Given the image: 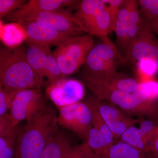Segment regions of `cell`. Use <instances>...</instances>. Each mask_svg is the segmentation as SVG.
<instances>
[{"label": "cell", "instance_id": "16", "mask_svg": "<svg viewBox=\"0 0 158 158\" xmlns=\"http://www.w3.org/2000/svg\"><path fill=\"white\" fill-rule=\"evenodd\" d=\"M0 24L1 40L6 47L17 48L27 40L25 31L19 23L11 22L3 24L1 20Z\"/></svg>", "mask_w": 158, "mask_h": 158}, {"label": "cell", "instance_id": "20", "mask_svg": "<svg viewBox=\"0 0 158 158\" xmlns=\"http://www.w3.org/2000/svg\"><path fill=\"white\" fill-rule=\"evenodd\" d=\"M111 20L108 6L102 11L86 29L85 32L91 36L101 37H107L110 33Z\"/></svg>", "mask_w": 158, "mask_h": 158}, {"label": "cell", "instance_id": "34", "mask_svg": "<svg viewBox=\"0 0 158 158\" xmlns=\"http://www.w3.org/2000/svg\"><path fill=\"white\" fill-rule=\"evenodd\" d=\"M139 72L146 77L154 75L158 71V65L150 59H141L136 63Z\"/></svg>", "mask_w": 158, "mask_h": 158}, {"label": "cell", "instance_id": "1", "mask_svg": "<svg viewBox=\"0 0 158 158\" xmlns=\"http://www.w3.org/2000/svg\"><path fill=\"white\" fill-rule=\"evenodd\" d=\"M58 115L48 106L23 127L19 128L15 158H40L47 144L58 131Z\"/></svg>", "mask_w": 158, "mask_h": 158}, {"label": "cell", "instance_id": "30", "mask_svg": "<svg viewBox=\"0 0 158 158\" xmlns=\"http://www.w3.org/2000/svg\"><path fill=\"white\" fill-rule=\"evenodd\" d=\"M19 91L6 89L0 86V117L9 114L15 97Z\"/></svg>", "mask_w": 158, "mask_h": 158}, {"label": "cell", "instance_id": "8", "mask_svg": "<svg viewBox=\"0 0 158 158\" xmlns=\"http://www.w3.org/2000/svg\"><path fill=\"white\" fill-rule=\"evenodd\" d=\"M85 94V85L83 82L63 77L46 88L47 97L58 108L80 102Z\"/></svg>", "mask_w": 158, "mask_h": 158}, {"label": "cell", "instance_id": "38", "mask_svg": "<svg viewBox=\"0 0 158 158\" xmlns=\"http://www.w3.org/2000/svg\"><path fill=\"white\" fill-rule=\"evenodd\" d=\"M155 148L157 152V153L158 154V137L156 141Z\"/></svg>", "mask_w": 158, "mask_h": 158}, {"label": "cell", "instance_id": "12", "mask_svg": "<svg viewBox=\"0 0 158 158\" xmlns=\"http://www.w3.org/2000/svg\"><path fill=\"white\" fill-rule=\"evenodd\" d=\"M99 113L110 131L114 138H120L124 132L140 120L126 116L113 105L108 104L98 99H93Z\"/></svg>", "mask_w": 158, "mask_h": 158}, {"label": "cell", "instance_id": "3", "mask_svg": "<svg viewBox=\"0 0 158 158\" xmlns=\"http://www.w3.org/2000/svg\"><path fill=\"white\" fill-rule=\"evenodd\" d=\"M82 76L85 86L93 92L96 98L117 106L125 112L139 116H148L153 111L152 102L148 101L134 93L112 89Z\"/></svg>", "mask_w": 158, "mask_h": 158}, {"label": "cell", "instance_id": "33", "mask_svg": "<svg viewBox=\"0 0 158 158\" xmlns=\"http://www.w3.org/2000/svg\"><path fill=\"white\" fill-rule=\"evenodd\" d=\"M27 2L25 0H0V18L7 17Z\"/></svg>", "mask_w": 158, "mask_h": 158}, {"label": "cell", "instance_id": "19", "mask_svg": "<svg viewBox=\"0 0 158 158\" xmlns=\"http://www.w3.org/2000/svg\"><path fill=\"white\" fill-rule=\"evenodd\" d=\"M82 76L104 85L108 88L130 93L136 92L138 90L139 86V82L135 79L127 77L118 73L113 76L102 81H96L83 75Z\"/></svg>", "mask_w": 158, "mask_h": 158}, {"label": "cell", "instance_id": "39", "mask_svg": "<svg viewBox=\"0 0 158 158\" xmlns=\"http://www.w3.org/2000/svg\"><path fill=\"white\" fill-rule=\"evenodd\" d=\"M144 158H147V157H146V156H145V157H144Z\"/></svg>", "mask_w": 158, "mask_h": 158}, {"label": "cell", "instance_id": "27", "mask_svg": "<svg viewBox=\"0 0 158 158\" xmlns=\"http://www.w3.org/2000/svg\"><path fill=\"white\" fill-rule=\"evenodd\" d=\"M17 134L0 135V158H15Z\"/></svg>", "mask_w": 158, "mask_h": 158}, {"label": "cell", "instance_id": "18", "mask_svg": "<svg viewBox=\"0 0 158 158\" xmlns=\"http://www.w3.org/2000/svg\"><path fill=\"white\" fill-rule=\"evenodd\" d=\"M72 146L67 137L57 131L49 141L40 158H65Z\"/></svg>", "mask_w": 158, "mask_h": 158}, {"label": "cell", "instance_id": "36", "mask_svg": "<svg viewBox=\"0 0 158 158\" xmlns=\"http://www.w3.org/2000/svg\"><path fill=\"white\" fill-rule=\"evenodd\" d=\"M150 29L153 33H155L158 36V17L154 19L147 21Z\"/></svg>", "mask_w": 158, "mask_h": 158}, {"label": "cell", "instance_id": "37", "mask_svg": "<svg viewBox=\"0 0 158 158\" xmlns=\"http://www.w3.org/2000/svg\"><path fill=\"white\" fill-rule=\"evenodd\" d=\"M90 158H105V157L103 156L96 154H95L94 153V155Z\"/></svg>", "mask_w": 158, "mask_h": 158}, {"label": "cell", "instance_id": "9", "mask_svg": "<svg viewBox=\"0 0 158 158\" xmlns=\"http://www.w3.org/2000/svg\"><path fill=\"white\" fill-rule=\"evenodd\" d=\"M144 59L152 60L158 65V43L147 22L144 19L141 31L130 44L122 63L131 62L136 64Z\"/></svg>", "mask_w": 158, "mask_h": 158}, {"label": "cell", "instance_id": "4", "mask_svg": "<svg viewBox=\"0 0 158 158\" xmlns=\"http://www.w3.org/2000/svg\"><path fill=\"white\" fill-rule=\"evenodd\" d=\"M103 43L90 51L85 63L83 75L96 81H102L117 73V67L123 57L108 37L100 38Z\"/></svg>", "mask_w": 158, "mask_h": 158}, {"label": "cell", "instance_id": "29", "mask_svg": "<svg viewBox=\"0 0 158 158\" xmlns=\"http://www.w3.org/2000/svg\"><path fill=\"white\" fill-rule=\"evenodd\" d=\"M138 3L143 19L148 21L158 17V0H139Z\"/></svg>", "mask_w": 158, "mask_h": 158}, {"label": "cell", "instance_id": "10", "mask_svg": "<svg viewBox=\"0 0 158 158\" xmlns=\"http://www.w3.org/2000/svg\"><path fill=\"white\" fill-rule=\"evenodd\" d=\"M36 22L73 37L82 36L83 31L72 14L59 10L43 11L29 16L19 23Z\"/></svg>", "mask_w": 158, "mask_h": 158}, {"label": "cell", "instance_id": "31", "mask_svg": "<svg viewBox=\"0 0 158 158\" xmlns=\"http://www.w3.org/2000/svg\"><path fill=\"white\" fill-rule=\"evenodd\" d=\"M94 152L87 142L72 146L65 158H90Z\"/></svg>", "mask_w": 158, "mask_h": 158}, {"label": "cell", "instance_id": "35", "mask_svg": "<svg viewBox=\"0 0 158 158\" xmlns=\"http://www.w3.org/2000/svg\"><path fill=\"white\" fill-rule=\"evenodd\" d=\"M154 129V124L150 120H143L140 123V129L146 140L149 141L151 139Z\"/></svg>", "mask_w": 158, "mask_h": 158}, {"label": "cell", "instance_id": "5", "mask_svg": "<svg viewBox=\"0 0 158 158\" xmlns=\"http://www.w3.org/2000/svg\"><path fill=\"white\" fill-rule=\"evenodd\" d=\"M93 36L89 34L73 37L57 47L53 53L63 77L75 73L85 65L94 47Z\"/></svg>", "mask_w": 158, "mask_h": 158}, {"label": "cell", "instance_id": "13", "mask_svg": "<svg viewBox=\"0 0 158 158\" xmlns=\"http://www.w3.org/2000/svg\"><path fill=\"white\" fill-rule=\"evenodd\" d=\"M80 1L75 0H30L23 6L9 15L7 19L19 23L33 15L44 11L59 10L64 8L78 6Z\"/></svg>", "mask_w": 158, "mask_h": 158}, {"label": "cell", "instance_id": "7", "mask_svg": "<svg viewBox=\"0 0 158 158\" xmlns=\"http://www.w3.org/2000/svg\"><path fill=\"white\" fill-rule=\"evenodd\" d=\"M40 89L20 90L15 97L9 114L14 127L20 122L28 121L48 106Z\"/></svg>", "mask_w": 158, "mask_h": 158}, {"label": "cell", "instance_id": "14", "mask_svg": "<svg viewBox=\"0 0 158 158\" xmlns=\"http://www.w3.org/2000/svg\"><path fill=\"white\" fill-rule=\"evenodd\" d=\"M107 7L102 0H83L77 7L76 11L72 14L83 32L97 15Z\"/></svg>", "mask_w": 158, "mask_h": 158}, {"label": "cell", "instance_id": "21", "mask_svg": "<svg viewBox=\"0 0 158 158\" xmlns=\"http://www.w3.org/2000/svg\"><path fill=\"white\" fill-rule=\"evenodd\" d=\"M129 2L128 39L130 46V44L136 39L141 31L144 19L141 16L138 1L129 0Z\"/></svg>", "mask_w": 158, "mask_h": 158}, {"label": "cell", "instance_id": "2", "mask_svg": "<svg viewBox=\"0 0 158 158\" xmlns=\"http://www.w3.org/2000/svg\"><path fill=\"white\" fill-rule=\"evenodd\" d=\"M27 51L23 46L15 48H1V87L16 91L44 87L41 80L29 64Z\"/></svg>", "mask_w": 158, "mask_h": 158}, {"label": "cell", "instance_id": "25", "mask_svg": "<svg viewBox=\"0 0 158 158\" xmlns=\"http://www.w3.org/2000/svg\"><path fill=\"white\" fill-rule=\"evenodd\" d=\"M63 77L56 60L51 51L48 56L44 73L45 87L47 88L52 83Z\"/></svg>", "mask_w": 158, "mask_h": 158}, {"label": "cell", "instance_id": "23", "mask_svg": "<svg viewBox=\"0 0 158 158\" xmlns=\"http://www.w3.org/2000/svg\"><path fill=\"white\" fill-rule=\"evenodd\" d=\"M121 141L144 153L149 150L148 141L146 140L140 128L135 126L129 127L121 136Z\"/></svg>", "mask_w": 158, "mask_h": 158}, {"label": "cell", "instance_id": "24", "mask_svg": "<svg viewBox=\"0 0 158 158\" xmlns=\"http://www.w3.org/2000/svg\"><path fill=\"white\" fill-rule=\"evenodd\" d=\"M86 142L94 153L100 155H104L111 146L103 135L93 127L89 131Z\"/></svg>", "mask_w": 158, "mask_h": 158}, {"label": "cell", "instance_id": "32", "mask_svg": "<svg viewBox=\"0 0 158 158\" xmlns=\"http://www.w3.org/2000/svg\"><path fill=\"white\" fill-rule=\"evenodd\" d=\"M105 4H108V8L110 13L111 25H110V33L114 31L118 15L120 11L122 5L125 0H102Z\"/></svg>", "mask_w": 158, "mask_h": 158}, {"label": "cell", "instance_id": "17", "mask_svg": "<svg viewBox=\"0 0 158 158\" xmlns=\"http://www.w3.org/2000/svg\"><path fill=\"white\" fill-rule=\"evenodd\" d=\"M27 57L29 64L41 80L45 87L44 80V73L49 53L51 52L50 48L42 46L27 43Z\"/></svg>", "mask_w": 158, "mask_h": 158}, {"label": "cell", "instance_id": "26", "mask_svg": "<svg viewBox=\"0 0 158 158\" xmlns=\"http://www.w3.org/2000/svg\"><path fill=\"white\" fill-rule=\"evenodd\" d=\"M89 102L91 105V109L93 112L92 123L93 127L96 128L103 135L109 144L112 146L114 144L115 140L113 133L110 131V128L99 113L98 110L94 102L93 99L90 100Z\"/></svg>", "mask_w": 158, "mask_h": 158}, {"label": "cell", "instance_id": "28", "mask_svg": "<svg viewBox=\"0 0 158 158\" xmlns=\"http://www.w3.org/2000/svg\"><path fill=\"white\" fill-rule=\"evenodd\" d=\"M135 92L145 100L152 102L158 98V82L152 80L139 82Z\"/></svg>", "mask_w": 158, "mask_h": 158}, {"label": "cell", "instance_id": "22", "mask_svg": "<svg viewBox=\"0 0 158 158\" xmlns=\"http://www.w3.org/2000/svg\"><path fill=\"white\" fill-rule=\"evenodd\" d=\"M103 156L105 158H144L145 156L144 153L122 141L114 143Z\"/></svg>", "mask_w": 158, "mask_h": 158}, {"label": "cell", "instance_id": "6", "mask_svg": "<svg viewBox=\"0 0 158 158\" xmlns=\"http://www.w3.org/2000/svg\"><path fill=\"white\" fill-rule=\"evenodd\" d=\"M59 110L58 123L75 133L86 142L89 131L93 127V112L89 101L81 102Z\"/></svg>", "mask_w": 158, "mask_h": 158}, {"label": "cell", "instance_id": "15", "mask_svg": "<svg viewBox=\"0 0 158 158\" xmlns=\"http://www.w3.org/2000/svg\"><path fill=\"white\" fill-rule=\"evenodd\" d=\"M129 9V0H125L120 8L115 27L116 46L123 57L127 52L129 46L128 39Z\"/></svg>", "mask_w": 158, "mask_h": 158}, {"label": "cell", "instance_id": "11", "mask_svg": "<svg viewBox=\"0 0 158 158\" xmlns=\"http://www.w3.org/2000/svg\"><path fill=\"white\" fill-rule=\"evenodd\" d=\"M19 23L27 34V42L50 48L59 46L73 36L36 22Z\"/></svg>", "mask_w": 158, "mask_h": 158}]
</instances>
